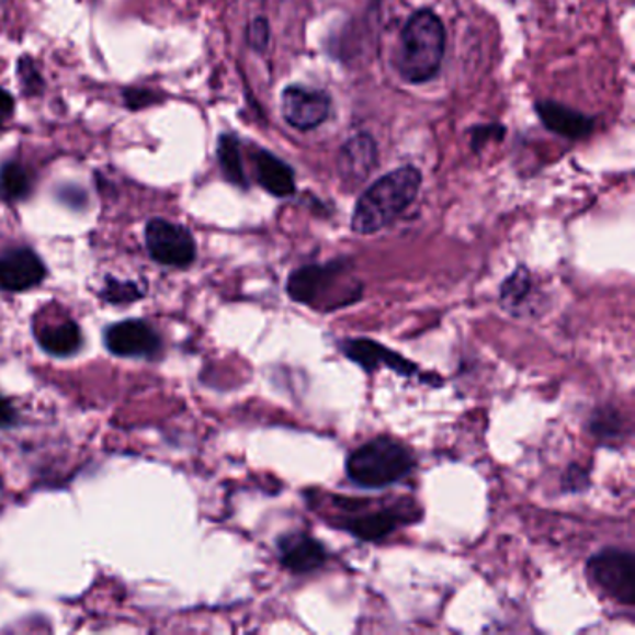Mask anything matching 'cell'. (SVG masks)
I'll return each instance as SVG.
<instances>
[{"label": "cell", "mask_w": 635, "mask_h": 635, "mask_svg": "<svg viewBox=\"0 0 635 635\" xmlns=\"http://www.w3.org/2000/svg\"><path fill=\"white\" fill-rule=\"evenodd\" d=\"M423 175L412 165L397 168L376 180L359 197L352 211L351 228L354 234L373 235L388 228L420 194Z\"/></svg>", "instance_id": "obj_1"}, {"label": "cell", "mask_w": 635, "mask_h": 635, "mask_svg": "<svg viewBox=\"0 0 635 635\" xmlns=\"http://www.w3.org/2000/svg\"><path fill=\"white\" fill-rule=\"evenodd\" d=\"M445 55V31L432 10L412 13L402 29L395 69L408 84H423L439 75Z\"/></svg>", "instance_id": "obj_2"}, {"label": "cell", "mask_w": 635, "mask_h": 635, "mask_svg": "<svg viewBox=\"0 0 635 635\" xmlns=\"http://www.w3.org/2000/svg\"><path fill=\"white\" fill-rule=\"evenodd\" d=\"M347 263L340 260L325 265H306L291 272L287 293L295 303L314 309H340L362 298V284H345Z\"/></svg>", "instance_id": "obj_3"}, {"label": "cell", "mask_w": 635, "mask_h": 635, "mask_svg": "<svg viewBox=\"0 0 635 635\" xmlns=\"http://www.w3.org/2000/svg\"><path fill=\"white\" fill-rule=\"evenodd\" d=\"M416 458L410 447L399 440L381 436L360 445L347 458V477L354 485L381 488L405 479L413 469Z\"/></svg>", "instance_id": "obj_4"}, {"label": "cell", "mask_w": 635, "mask_h": 635, "mask_svg": "<svg viewBox=\"0 0 635 635\" xmlns=\"http://www.w3.org/2000/svg\"><path fill=\"white\" fill-rule=\"evenodd\" d=\"M371 503L373 500L338 498L336 506L343 507L338 525L360 541L378 543L402 525L412 524L421 519V509L413 500L399 501L395 506L386 507H371Z\"/></svg>", "instance_id": "obj_5"}, {"label": "cell", "mask_w": 635, "mask_h": 635, "mask_svg": "<svg viewBox=\"0 0 635 635\" xmlns=\"http://www.w3.org/2000/svg\"><path fill=\"white\" fill-rule=\"evenodd\" d=\"M589 580L624 605H635V555L630 549L605 548L587 562Z\"/></svg>", "instance_id": "obj_6"}, {"label": "cell", "mask_w": 635, "mask_h": 635, "mask_svg": "<svg viewBox=\"0 0 635 635\" xmlns=\"http://www.w3.org/2000/svg\"><path fill=\"white\" fill-rule=\"evenodd\" d=\"M146 245L157 263L185 269L196 260V241L181 224L154 218L146 226Z\"/></svg>", "instance_id": "obj_7"}, {"label": "cell", "mask_w": 635, "mask_h": 635, "mask_svg": "<svg viewBox=\"0 0 635 635\" xmlns=\"http://www.w3.org/2000/svg\"><path fill=\"white\" fill-rule=\"evenodd\" d=\"M282 116L293 129L314 131L327 122L332 111V98L319 88L290 84L282 92Z\"/></svg>", "instance_id": "obj_8"}, {"label": "cell", "mask_w": 635, "mask_h": 635, "mask_svg": "<svg viewBox=\"0 0 635 635\" xmlns=\"http://www.w3.org/2000/svg\"><path fill=\"white\" fill-rule=\"evenodd\" d=\"M105 345L122 359H154L162 349L159 332L143 319H127L105 330Z\"/></svg>", "instance_id": "obj_9"}, {"label": "cell", "mask_w": 635, "mask_h": 635, "mask_svg": "<svg viewBox=\"0 0 635 635\" xmlns=\"http://www.w3.org/2000/svg\"><path fill=\"white\" fill-rule=\"evenodd\" d=\"M340 351L347 359L359 364L367 373H375L381 367H388L397 375L416 376L420 373V367L401 356L399 352L392 351L388 347L370 340V338H349L340 341Z\"/></svg>", "instance_id": "obj_10"}, {"label": "cell", "mask_w": 635, "mask_h": 635, "mask_svg": "<svg viewBox=\"0 0 635 635\" xmlns=\"http://www.w3.org/2000/svg\"><path fill=\"white\" fill-rule=\"evenodd\" d=\"M45 276L44 261L31 248H10L0 253V290L21 293L42 284Z\"/></svg>", "instance_id": "obj_11"}, {"label": "cell", "mask_w": 635, "mask_h": 635, "mask_svg": "<svg viewBox=\"0 0 635 635\" xmlns=\"http://www.w3.org/2000/svg\"><path fill=\"white\" fill-rule=\"evenodd\" d=\"M277 559L293 574H309L325 567L328 554L325 544L304 531H293L277 538Z\"/></svg>", "instance_id": "obj_12"}, {"label": "cell", "mask_w": 635, "mask_h": 635, "mask_svg": "<svg viewBox=\"0 0 635 635\" xmlns=\"http://www.w3.org/2000/svg\"><path fill=\"white\" fill-rule=\"evenodd\" d=\"M541 298H543V293L538 290L537 282H535L530 269L524 265L517 267L503 280L500 287L501 308L519 319L538 315Z\"/></svg>", "instance_id": "obj_13"}, {"label": "cell", "mask_w": 635, "mask_h": 635, "mask_svg": "<svg viewBox=\"0 0 635 635\" xmlns=\"http://www.w3.org/2000/svg\"><path fill=\"white\" fill-rule=\"evenodd\" d=\"M378 149L373 136L362 135L349 138L338 155V173L341 180L360 185L376 167Z\"/></svg>", "instance_id": "obj_14"}, {"label": "cell", "mask_w": 635, "mask_h": 635, "mask_svg": "<svg viewBox=\"0 0 635 635\" xmlns=\"http://www.w3.org/2000/svg\"><path fill=\"white\" fill-rule=\"evenodd\" d=\"M535 112L546 129L568 140L587 138L594 127V120L591 116L555 101H537Z\"/></svg>", "instance_id": "obj_15"}, {"label": "cell", "mask_w": 635, "mask_h": 635, "mask_svg": "<svg viewBox=\"0 0 635 635\" xmlns=\"http://www.w3.org/2000/svg\"><path fill=\"white\" fill-rule=\"evenodd\" d=\"M256 180L269 194L276 197H290L296 192L295 172L287 162L267 149L253 155Z\"/></svg>", "instance_id": "obj_16"}, {"label": "cell", "mask_w": 635, "mask_h": 635, "mask_svg": "<svg viewBox=\"0 0 635 635\" xmlns=\"http://www.w3.org/2000/svg\"><path fill=\"white\" fill-rule=\"evenodd\" d=\"M37 341L44 347V351L53 356H71L81 351L84 338L82 330L75 321L58 322L53 327H45L37 332Z\"/></svg>", "instance_id": "obj_17"}, {"label": "cell", "mask_w": 635, "mask_h": 635, "mask_svg": "<svg viewBox=\"0 0 635 635\" xmlns=\"http://www.w3.org/2000/svg\"><path fill=\"white\" fill-rule=\"evenodd\" d=\"M587 427L592 436L604 445L623 444L628 436V426L624 421L623 413L613 407L594 410Z\"/></svg>", "instance_id": "obj_18"}, {"label": "cell", "mask_w": 635, "mask_h": 635, "mask_svg": "<svg viewBox=\"0 0 635 635\" xmlns=\"http://www.w3.org/2000/svg\"><path fill=\"white\" fill-rule=\"evenodd\" d=\"M216 157H218V165H220L224 178L231 185L239 186V189H248V178L247 173H245V167H242L239 138L235 135H229V133L220 136L218 146H216Z\"/></svg>", "instance_id": "obj_19"}, {"label": "cell", "mask_w": 635, "mask_h": 635, "mask_svg": "<svg viewBox=\"0 0 635 635\" xmlns=\"http://www.w3.org/2000/svg\"><path fill=\"white\" fill-rule=\"evenodd\" d=\"M32 192L31 173L23 165L8 161L0 167V200L7 204L23 202Z\"/></svg>", "instance_id": "obj_20"}, {"label": "cell", "mask_w": 635, "mask_h": 635, "mask_svg": "<svg viewBox=\"0 0 635 635\" xmlns=\"http://www.w3.org/2000/svg\"><path fill=\"white\" fill-rule=\"evenodd\" d=\"M101 296L109 304H129L143 298L144 291L135 282H120L114 277H106L105 287L101 291Z\"/></svg>", "instance_id": "obj_21"}, {"label": "cell", "mask_w": 635, "mask_h": 635, "mask_svg": "<svg viewBox=\"0 0 635 635\" xmlns=\"http://www.w3.org/2000/svg\"><path fill=\"white\" fill-rule=\"evenodd\" d=\"M18 75L26 95H39V93L44 92V79L37 71L36 64L32 63V60L21 58L18 64Z\"/></svg>", "instance_id": "obj_22"}, {"label": "cell", "mask_w": 635, "mask_h": 635, "mask_svg": "<svg viewBox=\"0 0 635 635\" xmlns=\"http://www.w3.org/2000/svg\"><path fill=\"white\" fill-rule=\"evenodd\" d=\"M247 42L256 53H265L271 42V25L265 18H256L247 29Z\"/></svg>", "instance_id": "obj_23"}, {"label": "cell", "mask_w": 635, "mask_h": 635, "mask_svg": "<svg viewBox=\"0 0 635 635\" xmlns=\"http://www.w3.org/2000/svg\"><path fill=\"white\" fill-rule=\"evenodd\" d=\"M469 135H472V146H474L475 151H479L490 140H503L506 127L498 124L479 125V127H474Z\"/></svg>", "instance_id": "obj_24"}, {"label": "cell", "mask_w": 635, "mask_h": 635, "mask_svg": "<svg viewBox=\"0 0 635 635\" xmlns=\"http://www.w3.org/2000/svg\"><path fill=\"white\" fill-rule=\"evenodd\" d=\"M124 101L131 111H143L146 106L154 105L159 101L157 93L144 88H127L124 90Z\"/></svg>", "instance_id": "obj_25"}, {"label": "cell", "mask_w": 635, "mask_h": 635, "mask_svg": "<svg viewBox=\"0 0 635 635\" xmlns=\"http://www.w3.org/2000/svg\"><path fill=\"white\" fill-rule=\"evenodd\" d=\"M591 485L586 469L572 464L563 475V490L565 492H583Z\"/></svg>", "instance_id": "obj_26"}, {"label": "cell", "mask_w": 635, "mask_h": 635, "mask_svg": "<svg viewBox=\"0 0 635 635\" xmlns=\"http://www.w3.org/2000/svg\"><path fill=\"white\" fill-rule=\"evenodd\" d=\"M15 420H18L15 408L12 407V402L8 401L4 395L0 394V429L12 427Z\"/></svg>", "instance_id": "obj_27"}, {"label": "cell", "mask_w": 635, "mask_h": 635, "mask_svg": "<svg viewBox=\"0 0 635 635\" xmlns=\"http://www.w3.org/2000/svg\"><path fill=\"white\" fill-rule=\"evenodd\" d=\"M13 111H15V101H13L12 93L0 88V127L12 117Z\"/></svg>", "instance_id": "obj_28"}, {"label": "cell", "mask_w": 635, "mask_h": 635, "mask_svg": "<svg viewBox=\"0 0 635 635\" xmlns=\"http://www.w3.org/2000/svg\"><path fill=\"white\" fill-rule=\"evenodd\" d=\"M375 2H378V0H375Z\"/></svg>", "instance_id": "obj_29"}]
</instances>
